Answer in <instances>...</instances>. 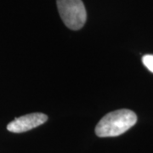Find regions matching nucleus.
<instances>
[{
	"label": "nucleus",
	"instance_id": "f257e3e1",
	"mask_svg": "<svg viewBox=\"0 0 153 153\" xmlns=\"http://www.w3.org/2000/svg\"><path fill=\"white\" fill-rule=\"evenodd\" d=\"M136 114L130 110L121 109L104 116L95 127L96 135L101 138L123 134L136 123Z\"/></svg>",
	"mask_w": 153,
	"mask_h": 153
},
{
	"label": "nucleus",
	"instance_id": "f03ea898",
	"mask_svg": "<svg viewBox=\"0 0 153 153\" xmlns=\"http://www.w3.org/2000/svg\"><path fill=\"white\" fill-rule=\"evenodd\" d=\"M60 16L68 28L79 30L87 20V12L82 0H56Z\"/></svg>",
	"mask_w": 153,
	"mask_h": 153
},
{
	"label": "nucleus",
	"instance_id": "7ed1b4c3",
	"mask_svg": "<svg viewBox=\"0 0 153 153\" xmlns=\"http://www.w3.org/2000/svg\"><path fill=\"white\" fill-rule=\"evenodd\" d=\"M47 120L48 117L44 113H31L16 117L7 125V129L12 133H24L42 125Z\"/></svg>",
	"mask_w": 153,
	"mask_h": 153
},
{
	"label": "nucleus",
	"instance_id": "20e7f679",
	"mask_svg": "<svg viewBox=\"0 0 153 153\" xmlns=\"http://www.w3.org/2000/svg\"><path fill=\"white\" fill-rule=\"evenodd\" d=\"M144 66L150 71L153 72V55H146L142 57Z\"/></svg>",
	"mask_w": 153,
	"mask_h": 153
}]
</instances>
